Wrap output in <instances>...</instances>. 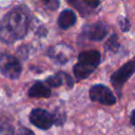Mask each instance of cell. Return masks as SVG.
I'll use <instances>...</instances> for the list:
<instances>
[{
  "label": "cell",
  "mask_w": 135,
  "mask_h": 135,
  "mask_svg": "<svg viewBox=\"0 0 135 135\" xmlns=\"http://www.w3.org/2000/svg\"><path fill=\"white\" fill-rule=\"evenodd\" d=\"M32 21L31 12L23 5L8 11L0 21V40L12 43L24 38L30 30Z\"/></svg>",
  "instance_id": "6da1fadb"
},
{
  "label": "cell",
  "mask_w": 135,
  "mask_h": 135,
  "mask_svg": "<svg viewBox=\"0 0 135 135\" xmlns=\"http://www.w3.org/2000/svg\"><path fill=\"white\" fill-rule=\"evenodd\" d=\"M22 66L18 58L9 54H0V73L9 79L19 78Z\"/></svg>",
  "instance_id": "7a4b0ae2"
},
{
  "label": "cell",
  "mask_w": 135,
  "mask_h": 135,
  "mask_svg": "<svg viewBox=\"0 0 135 135\" xmlns=\"http://www.w3.org/2000/svg\"><path fill=\"white\" fill-rule=\"evenodd\" d=\"M135 73V57L130 59L128 62H126L121 68H119L117 71H115L111 76V82L116 90V92L121 95V89L126 81Z\"/></svg>",
  "instance_id": "3957f363"
},
{
  "label": "cell",
  "mask_w": 135,
  "mask_h": 135,
  "mask_svg": "<svg viewBox=\"0 0 135 135\" xmlns=\"http://www.w3.org/2000/svg\"><path fill=\"white\" fill-rule=\"evenodd\" d=\"M90 99L95 102H99L105 105H113L116 103V97L113 92L104 84H94L89 91Z\"/></svg>",
  "instance_id": "277c9868"
},
{
  "label": "cell",
  "mask_w": 135,
  "mask_h": 135,
  "mask_svg": "<svg viewBox=\"0 0 135 135\" xmlns=\"http://www.w3.org/2000/svg\"><path fill=\"white\" fill-rule=\"evenodd\" d=\"M30 121L40 130H49L54 124L53 116L43 109H34L30 113Z\"/></svg>",
  "instance_id": "5b68a950"
},
{
  "label": "cell",
  "mask_w": 135,
  "mask_h": 135,
  "mask_svg": "<svg viewBox=\"0 0 135 135\" xmlns=\"http://www.w3.org/2000/svg\"><path fill=\"white\" fill-rule=\"evenodd\" d=\"M108 33H109L108 25L101 21H98V22H95L92 24H88L86 26L83 27V31H82L83 36L93 41L102 40L107 36Z\"/></svg>",
  "instance_id": "8992f818"
},
{
  "label": "cell",
  "mask_w": 135,
  "mask_h": 135,
  "mask_svg": "<svg viewBox=\"0 0 135 135\" xmlns=\"http://www.w3.org/2000/svg\"><path fill=\"white\" fill-rule=\"evenodd\" d=\"M27 95L32 98H49L52 95V90L44 82L35 81L28 89Z\"/></svg>",
  "instance_id": "52a82bcc"
},
{
  "label": "cell",
  "mask_w": 135,
  "mask_h": 135,
  "mask_svg": "<svg viewBox=\"0 0 135 135\" xmlns=\"http://www.w3.org/2000/svg\"><path fill=\"white\" fill-rule=\"evenodd\" d=\"M78 60L83 64H86L96 69L101 61V56L97 50H89V51L81 52L78 55Z\"/></svg>",
  "instance_id": "ba28073f"
},
{
  "label": "cell",
  "mask_w": 135,
  "mask_h": 135,
  "mask_svg": "<svg viewBox=\"0 0 135 135\" xmlns=\"http://www.w3.org/2000/svg\"><path fill=\"white\" fill-rule=\"evenodd\" d=\"M64 82L70 88H72L73 83H74V81L71 78V76L69 74H66V73H63V72H58L55 75H52V76H50V77H47L45 79V83L50 88H58V86L62 85Z\"/></svg>",
  "instance_id": "9c48e42d"
},
{
  "label": "cell",
  "mask_w": 135,
  "mask_h": 135,
  "mask_svg": "<svg viewBox=\"0 0 135 135\" xmlns=\"http://www.w3.org/2000/svg\"><path fill=\"white\" fill-rule=\"evenodd\" d=\"M77 21V17L76 14L72 11V9H64L60 13L57 23L59 25L60 28L62 30H68L70 27H72Z\"/></svg>",
  "instance_id": "30bf717a"
},
{
  "label": "cell",
  "mask_w": 135,
  "mask_h": 135,
  "mask_svg": "<svg viewBox=\"0 0 135 135\" xmlns=\"http://www.w3.org/2000/svg\"><path fill=\"white\" fill-rule=\"evenodd\" d=\"M62 47L63 45H59V44L50 47L47 50V56L57 63H60V64L66 63L69 61V57L65 55V52L64 50H62Z\"/></svg>",
  "instance_id": "8fae6325"
},
{
  "label": "cell",
  "mask_w": 135,
  "mask_h": 135,
  "mask_svg": "<svg viewBox=\"0 0 135 135\" xmlns=\"http://www.w3.org/2000/svg\"><path fill=\"white\" fill-rule=\"evenodd\" d=\"M94 71H95V68L90 66V65H86V64H83L81 62L76 63L74 65V68H73L74 76H75V78H76L77 81L88 78Z\"/></svg>",
  "instance_id": "7c38bea8"
},
{
  "label": "cell",
  "mask_w": 135,
  "mask_h": 135,
  "mask_svg": "<svg viewBox=\"0 0 135 135\" xmlns=\"http://www.w3.org/2000/svg\"><path fill=\"white\" fill-rule=\"evenodd\" d=\"M119 47V42L116 34H113L105 43V50L109 52H116Z\"/></svg>",
  "instance_id": "4fadbf2b"
},
{
  "label": "cell",
  "mask_w": 135,
  "mask_h": 135,
  "mask_svg": "<svg viewBox=\"0 0 135 135\" xmlns=\"http://www.w3.org/2000/svg\"><path fill=\"white\" fill-rule=\"evenodd\" d=\"M0 135H14L13 127L5 120H0Z\"/></svg>",
  "instance_id": "5bb4252c"
},
{
  "label": "cell",
  "mask_w": 135,
  "mask_h": 135,
  "mask_svg": "<svg viewBox=\"0 0 135 135\" xmlns=\"http://www.w3.org/2000/svg\"><path fill=\"white\" fill-rule=\"evenodd\" d=\"M38 1L49 11H56L60 4L59 0H38Z\"/></svg>",
  "instance_id": "9a60e30c"
},
{
  "label": "cell",
  "mask_w": 135,
  "mask_h": 135,
  "mask_svg": "<svg viewBox=\"0 0 135 135\" xmlns=\"http://www.w3.org/2000/svg\"><path fill=\"white\" fill-rule=\"evenodd\" d=\"M52 116H53V119H54V123L56 126H61L65 121V114H64V112H61L60 110H56L52 114Z\"/></svg>",
  "instance_id": "2e32d148"
},
{
  "label": "cell",
  "mask_w": 135,
  "mask_h": 135,
  "mask_svg": "<svg viewBox=\"0 0 135 135\" xmlns=\"http://www.w3.org/2000/svg\"><path fill=\"white\" fill-rule=\"evenodd\" d=\"M118 23H119V26H120L122 32H128L131 27V23H130L128 18H120Z\"/></svg>",
  "instance_id": "e0dca14e"
},
{
  "label": "cell",
  "mask_w": 135,
  "mask_h": 135,
  "mask_svg": "<svg viewBox=\"0 0 135 135\" xmlns=\"http://www.w3.org/2000/svg\"><path fill=\"white\" fill-rule=\"evenodd\" d=\"M81 3H83L85 6L90 8H96L100 4V0H80Z\"/></svg>",
  "instance_id": "ac0fdd59"
},
{
  "label": "cell",
  "mask_w": 135,
  "mask_h": 135,
  "mask_svg": "<svg viewBox=\"0 0 135 135\" xmlns=\"http://www.w3.org/2000/svg\"><path fill=\"white\" fill-rule=\"evenodd\" d=\"M17 135H35V133L28 128L20 127L18 129V131H17Z\"/></svg>",
  "instance_id": "d6986e66"
},
{
  "label": "cell",
  "mask_w": 135,
  "mask_h": 135,
  "mask_svg": "<svg viewBox=\"0 0 135 135\" xmlns=\"http://www.w3.org/2000/svg\"><path fill=\"white\" fill-rule=\"evenodd\" d=\"M130 121H131L132 126L135 127V110L132 111V114H131V117H130Z\"/></svg>",
  "instance_id": "ffe728a7"
}]
</instances>
